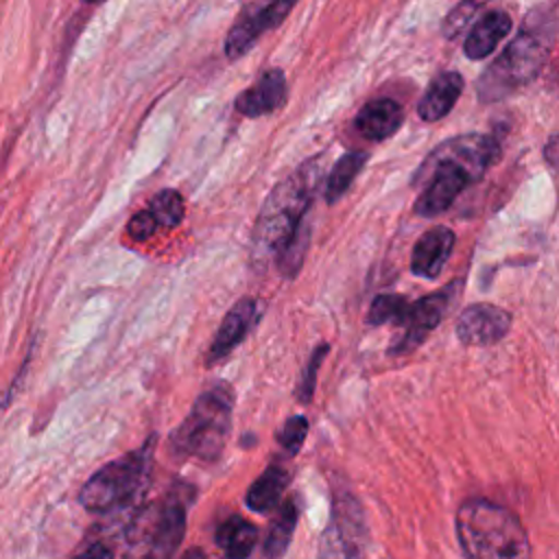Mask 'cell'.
I'll use <instances>...</instances> for the list:
<instances>
[{
	"instance_id": "1",
	"label": "cell",
	"mask_w": 559,
	"mask_h": 559,
	"mask_svg": "<svg viewBox=\"0 0 559 559\" xmlns=\"http://www.w3.org/2000/svg\"><path fill=\"white\" fill-rule=\"evenodd\" d=\"M319 181L321 159L312 157L271 190L251 234L253 264L264 269L275 262L286 277L301 269L310 238L308 214Z\"/></svg>"
},
{
	"instance_id": "2",
	"label": "cell",
	"mask_w": 559,
	"mask_h": 559,
	"mask_svg": "<svg viewBox=\"0 0 559 559\" xmlns=\"http://www.w3.org/2000/svg\"><path fill=\"white\" fill-rule=\"evenodd\" d=\"M498 155L500 146L487 133H461L441 142L413 177V183L421 186L415 212L424 218L443 214L467 186L493 166Z\"/></svg>"
},
{
	"instance_id": "3",
	"label": "cell",
	"mask_w": 559,
	"mask_h": 559,
	"mask_svg": "<svg viewBox=\"0 0 559 559\" xmlns=\"http://www.w3.org/2000/svg\"><path fill=\"white\" fill-rule=\"evenodd\" d=\"M456 535L465 559H533L520 518L485 498H467L456 515Z\"/></svg>"
},
{
	"instance_id": "4",
	"label": "cell",
	"mask_w": 559,
	"mask_h": 559,
	"mask_svg": "<svg viewBox=\"0 0 559 559\" xmlns=\"http://www.w3.org/2000/svg\"><path fill=\"white\" fill-rule=\"evenodd\" d=\"M234 393L225 382H214L199 393L186 419L170 435V452L186 459L216 461L231 428Z\"/></svg>"
},
{
	"instance_id": "5",
	"label": "cell",
	"mask_w": 559,
	"mask_h": 559,
	"mask_svg": "<svg viewBox=\"0 0 559 559\" xmlns=\"http://www.w3.org/2000/svg\"><path fill=\"white\" fill-rule=\"evenodd\" d=\"M550 39L552 35L544 33V28L535 31L531 26H522V31L507 44V48L478 79L480 100L489 103L504 98L515 87L533 81L546 63Z\"/></svg>"
},
{
	"instance_id": "6",
	"label": "cell",
	"mask_w": 559,
	"mask_h": 559,
	"mask_svg": "<svg viewBox=\"0 0 559 559\" xmlns=\"http://www.w3.org/2000/svg\"><path fill=\"white\" fill-rule=\"evenodd\" d=\"M153 437L138 450L107 463L79 491V502L83 509L103 513L127 502L142 485L148 472L153 454Z\"/></svg>"
},
{
	"instance_id": "7",
	"label": "cell",
	"mask_w": 559,
	"mask_h": 559,
	"mask_svg": "<svg viewBox=\"0 0 559 559\" xmlns=\"http://www.w3.org/2000/svg\"><path fill=\"white\" fill-rule=\"evenodd\" d=\"M367 526L358 500L349 491H334L332 515L319 542L317 559H362Z\"/></svg>"
},
{
	"instance_id": "8",
	"label": "cell",
	"mask_w": 559,
	"mask_h": 559,
	"mask_svg": "<svg viewBox=\"0 0 559 559\" xmlns=\"http://www.w3.org/2000/svg\"><path fill=\"white\" fill-rule=\"evenodd\" d=\"M299 0H269L266 4L255 2L240 13L225 37V57L240 59L260 39V35L277 28Z\"/></svg>"
},
{
	"instance_id": "9",
	"label": "cell",
	"mask_w": 559,
	"mask_h": 559,
	"mask_svg": "<svg viewBox=\"0 0 559 559\" xmlns=\"http://www.w3.org/2000/svg\"><path fill=\"white\" fill-rule=\"evenodd\" d=\"M456 293H459V284H448L439 293H430V295L421 297L419 301L411 304L400 323V325H404V334L391 347V354H408L417 345H421L426 341V336L448 314V308L454 301Z\"/></svg>"
},
{
	"instance_id": "10",
	"label": "cell",
	"mask_w": 559,
	"mask_h": 559,
	"mask_svg": "<svg viewBox=\"0 0 559 559\" xmlns=\"http://www.w3.org/2000/svg\"><path fill=\"white\" fill-rule=\"evenodd\" d=\"M511 328V314L493 304L467 306L456 319V336L463 345H493Z\"/></svg>"
},
{
	"instance_id": "11",
	"label": "cell",
	"mask_w": 559,
	"mask_h": 559,
	"mask_svg": "<svg viewBox=\"0 0 559 559\" xmlns=\"http://www.w3.org/2000/svg\"><path fill=\"white\" fill-rule=\"evenodd\" d=\"M286 92L288 87H286L284 72L280 68H271L262 72L249 90L236 96L234 107L245 118L269 116L286 103Z\"/></svg>"
},
{
	"instance_id": "12",
	"label": "cell",
	"mask_w": 559,
	"mask_h": 559,
	"mask_svg": "<svg viewBox=\"0 0 559 559\" xmlns=\"http://www.w3.org/2000/svg\"><path fill=\"white\" fill-rule=\"evenodd\" d=\"M258 314H260V306L255 299H251V297L238 299L231 306V310L223 317L221 328L216 330V336L207 352V365H214L221 358L229 356L242 343V338L249 334L251 325L258 321Z\"/></svg>"
},
{
	"instance_id": "13",
	"label": "cell",
	"mask_w": 559,
	"mask_h": 559,
	"mask_svg": "<svg viewBox=\"0 0 559 559\" xmlns=\"http://www.w3.org/2000/svg\"><path fill=\"white\" fill-rule=\"evenodd\" d=\"M454 231L445 225H437L428 231H424L411 253V271L417 277L435 280L445 262L450 260V253L454 249Z\"/></svg>"
},
{
	"instance_id": "14",
	"label": "cell",
	"mask_w": 559,
	"mask_h": 559,
	"mask_svg": "<svg viewBox=\"0 0 559 559\" xmlns=\"http://www.w3.org/2000/svg\"><path fill=\"white\" fill-rule=\"evenodd\" d=\"M404 122V109L397 100L393 98H373L367 105L360 107V111L354 118L356 131L371 140V142H380L386 140L391 135L397 133V129Z\"/></svg>"
},
{
	"instance_id": "15",
	"label": "cell",
	"mask_w": 559,
	"mask_h": 559,
	"mask_svg": "<svg viewBox=\"0 0 559 559\" xmlns=\"http://www.w3.org/2000/svg\"><path fill=\"white\" fill-rule=\"evenodd\" d=\"M465 87V81L459 72L448 70L437 74L430 85L426 87L419 105H417V116L424 122H437L441 118H445L452 107L456 105V100L461 98V92Z\"/></svg>"
},
{
	"instance_id": "16",
	"label": "cell",
	"mask_w": 559,
	"mask_h": 559,
	"mask_svg": "<svg viewBox=\"0 0 559 559\" xmlns=\"http://www.w3.org/2000/svg\"><path fill=\"white\" fill-rule=\"evenodd\" d=\"M509 33H511V15L500 9L489 11L469 28L463 50L472 61L487 59Z\"/></svg>"
},
{
	"instance_id": "17",
	"label": "cell",
	"mask_w": 559,
	"mask_h": 559,
	"mask_svg": "<svg viewBox=\"0 0 559 559\" xmlns=\"http://www.w3.org/2000/svg\"><path fill=\"white\" fill-rule=\"evenodd\" d=\"M286 483H288V474L286 469L280 465V463H271L253 483L251 487L247 489V496H245V502L251 511L255 513H269L273 511L280 500H282V493L286 489Z\"/></svg>"
},
{
	"instance_id": "18",
	"label": "cell",
	"mask_w": 559,
	"mask_h": 559,
	"mask_svg": "<svg viewBox=\"0 0 559 559\" xmlns=\"http://www.w3.org/2000/svg\"><path fill=\"white\" fill-rule=\"evenodd\" d=\"M216 544L225 559H247L258 544V528L242 515H229L216 531Z\"/></svg>"
},
{
	"instance_id": "19",
	"label": "cell",
	"mask_w": 559,
	"mask_h": 559,
	"mask_svg": "<svg viewBox=\"0 0 559 559\" xmlns=\"http://www.w3.org/2000/svg\"><path fill=\"white\" fill-rule=\"evenodd\" d=\"M299 520V509L295 500H284L280 507V513L269 526V533L264 537V555L266 559H282L284 552L288 550V544L293 539L295 526Z\"/></svg>"
},
{
	"instance_id": "20",
	"label": "cell",
	"mask_w": 559,
	"mask_h": 559,
	"mask_svg": "<svg viewBox=\"0 0 559 559\" xmlns=\"http://www.w3.org/2000/svg\"><path fill=\"white\" fill-rule=\"evenodd\" d=\"M367 157L369 155L365 151H347L334 162V166L328 175V183H325V201L328 203H336L347 192V188L354 183L356 175L367 164Z\"/></svg>"
},
{
	"instance_id": "21",
	"label": "cell",
	"mask_w": 559,
	"mask_h": 559,
	"mask_svg": "<svg viewBox=\"0 0 559 559\" xmlns=\"http://www.w3.org/2000/svg\"><path fill=\"white\" fill-rule=\"evenodd\" d=\"M148 214L153 216L157 229H173L181 223L183 214H186V203H183V197L173 190V188H166L162 192H157L151 203H148Z\"/></svg>"
},
{
	"instance_id": "22",
	"label": "cell",
	"mask_w": 559,
	"mask_h": 559,
	"mask_svg": "<svg viewBox=\"0 0 559 559\" xmlns=\"http://www.w3.org/2000/svg\"><path fill=\"white\" fill-rule=\"evenodd\" d=\"M406 308H408V301H406L404 295L382 293L371 301L369 312H367V323L371 328L382 325V323H397L400 325L404 314H406Z\"/></svg>"
},
{
	"instance_id": "23",
	"label": "cell",
	"mask_w": 559,
	"mask_h": 559,
	"mask_svg": "<svg viewBox=\"0 0 559 559\" xmlns=\"http://www.w3.org/2000/svg\"><path fill=\"white\" fill-rule=\"evenodd\" d=\"M330 345L328 343H321L312 354H310V360L306 362L299 380H297V386H295V397L301 402V404H308L314 395V386H317V371L328 354Z\"/></svg>"
},
{
	"instance_id": "24",
	"label": "cell",
	"mask_w": 559,
	"mask_h": 559,
	"mask_svg": "<svg viewBox=\"0 0 559 559\" xmlns=\"http://www.w3.org/2000/svg\"><path fill=\"white\" fill-rule=\"evenodd\" d=\"M308 435V419L304 415H293L284 421L277 441L282 445V450H286L288 454H297L301 450V443Z\"/></svg>"
},
{
	"instance_id": "25",
	"label": "cell",
	"mask_w": 559,
	"mask_h": 559,
	"mask_svg": "<svg viewBox=\"0 0 559 559\" xmlns=\"http://www.w3.org/2000/svg\"><path fill=\"white\" fill-rule=\"evenodd\" d=\"M155 231H157V225H155L153 216L148 214V210H142V212L133 214L131 221L127 223V234L133 240H148Z\"/></svg>"
},
{
	"instance_id": "26",
	"label": "cell",
	"mask_w": 559,
	"mask_h": 559,
	"mask_svg": "<svg viewBox=\"0 0 559 559\" xmlns=\"http://www.w3.org/2000/svg\"><path fill=\"white\" fill-rule=\"evenodd\" d=\"M74 559H114V550L105 544H92L87 550H83Z\"/></svg>"
},
{
	"instance_id": "27",
	"label": "cell",
	"mask_w": 559,
	"mask_h": 559,
	"mask_svg": "<svg viewBox=\"0 0 559 559\" xmlns=\"http://www.w3.org/2000/svg\"><path fill=\"white\" fill-rule=\"evenodd\" d=\"M555 144H557V140L550 138V140H548V146H546V159H548L550 164L555 162Z\"/></svg>"
},
{
	"instance_id": "28",
	"label": "cell",
	"mask_w": 559,
	"mask_h": 559,
	"mask_svg": "<svg viewBox=\"0 0 559 559\" xmlns=\"http://www.w3.org/2000/svg\"><path fill=\"white\" fill-rule=\"evenodd\" d=\"M183 559H205V555H203L201 548H192V550H188V552L183 555Z\"/></svg>"
},
{
	"instance_id": "29",
	"label": "cell",
	"mask_w": 559,
	"mask_h": 559,
	"mask_svg": "<svg viewBox=\"0 0 559 559\" xmlns=\"http://www.w3.org/2000/svg\"><path fill=\"white\" fill-rule=\"evenodd\" d=\"M85 4H100V2H105V0H83Z\"/></svg>"
}]
</instances>
